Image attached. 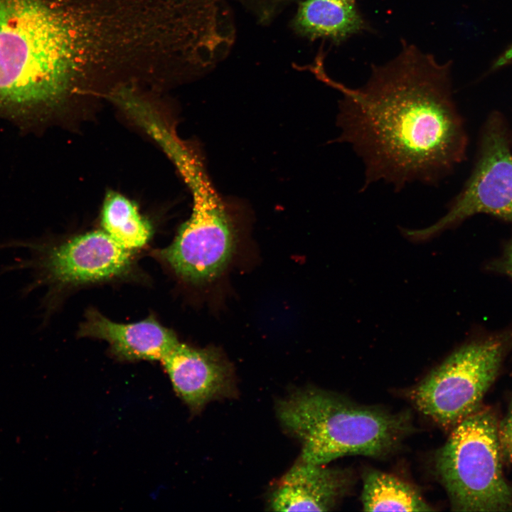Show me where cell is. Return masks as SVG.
I'll return each mask as SVG.
<instances>
[{
    "mask_svg": "<svg viewBox=\"0 0 512 512\" xmlns=\"http://www.w3.org/2000/svg\"><path fill=\"white\" fill-rule=\"evenodd\" d=\"M486 267L490 271L505 274L512 279V238L505 245L501 256L490 262Z\"/></svg>",
    "mask_w": 512,
    "mask_h": 512,
    "instance_id": "16",
    "label": "cell"
},
{
    "mask_svg": "<svg viewBox=\"0 0 512 512\" xmlns=\"http://www.w3.org/2000/svg\"><path fill=\"white\" fill-rule=\"evenodd\" d=\"M22 248L29 257L16 258L1 267L2 274L29 271L31 281L20 290L25 298L43 284L63 285L101 280L124 273L130 265V250L106 232L86 233L60 244L31 239L0 242V249Z\"/></svg>",
    "mask_w": 512,
    "mask_h": 512,
    "instance_id": "7",
    "label": "cell"
},
{
    "mask_svg": "<svg viewBox=\"0 0 512 512\" xmlns=\"http://www.w3.org/2000/svg\"><path fill=\"white\" fill-rule=\"evenodd\" d=\"M38 0H0V114L28 117L63 92L64 46Z\"/></svg>",
    "mask_w": 512,
    "mask_h": 512,
    "instance_id": "3",
    "label": "cell"
},
{
    "mask_svg": "<svg viewBox=\"0 0 512 512\" xmlns=\"http://www.w3.org/2000/svg\"><path fill=\"white\" fill-rule=\"evenodd\" d=\"M498 435L504 464H512V398L507 412L498 422Z\"/></svg>",
    "mask_w": 512,
    "mask_h": 512,
    "instance_id": "15",
    "label": "cell"
},
{
    "mask_svg": "<svg viewBox=\"0 0 512 512\" xmlns=\"http://www.w3.org/2000/svg\"><path fill=\"white\" fill-rule=\"evenodd\" d=\"M296 32L311 39L340 43L368 28L354 3L345 0H305L293 21Z\"/></svg>",
    "mask_w": 512,
    "mask_h": 512,
    "instance_id": "12",
    "label": "cell"
},
{
    "mask_svg": "<svg viewBox=\"0 0 512 512\" xmlns=\"http://www.w3.org/2000/svg\"><path fill=\"white\" fill-rule=\"evenodd\" d=\"M79 334L107 341L113 353L126 360L161 361L179 343L174 332L153 319L118 324L90 310Z\"/></svg>",
    "mask_w": 512,
    "mask_h": 512,
    "instance_id": "11",
    "label": "cell"
},
{
    "mask_svg": "<svg viewBox=\"0 0 512 512\" xmlns=\"http://www.w3.org/2000/svg\"><path fill=\"white\" fill-rule=\"evenodd\" d=\"M451 63L402 41L391 61L374 65L366 84L351 88L317 63L314 73L342 95L341 134L365 164L366 189L383 181L397 191L411 182L437 184L466 159L467 135L452 97Z\"/></svg>",
    "mask_w": 512,
    "mask_h": 512,
    "instance_id": "1",
    "label": "cell"
},
{
    "mask_svg": "<svg viewBox=\"0 0 512 512\" xmlns=\"http://www.w3.org/2000/svg\"><path fill=\"white\" fill-rule=\"evenodd\" d=\"M168 156L189 187L193 206L190 218L171 245L161 251V256L183 278L195 282L210 281L223 271L233 252V206L217 191L203 159L188 144H176Z\"/></svg>",
    "mask_w": 512,
    "mask_h": 512,
    "instance_id": "4",
    "label": "cell"
},
{
    "mask_svg": "<svg viewBox=\"0 0 512 512\" xmlns=\"http://www.w3.org/2000/svg\"><path fill=\"white\" fill-rule=\"evenodd\" d=\"M105 232L122 247L132 250L144 246L151 235L149 223L137 207L123 196L109 193L102 210Z\"/></svg>",
    "mask_w": 512,
    "mask_h": 512,
    "instance_id": "14",
    "label": "cell"
},
{
    "mask_svg": "<svg viewBox=\"0 0 512 512\" xmlns=\"http://www.w3.org/2000/svg\"><path fill=\"white\" fill-rule=\"evenodd\" d=\"M349 472L299 458L272 490L269 506L274 511H328L347 493Z\"/></svg>",
    "mask_w": 512,
    "mask_h": 512,
    "instance_id": "10",
    "label": "cell"
},
{
    "mask_svg": "<svg viewBox=\"0 0 512 512\" xmlns=\"http://www.w3.org/2000/svg\"><path fill=\"white\" fill-rule=\"evenodd\" d=\"M511 347L508 331L465 343L411 390L412 402L439 426L452 429L481 406Z\"/></svg>",
    "mask_w": 512,
    "mask_h": 512,
    "instance_id": "6",
    "label": "cell"
},
{
    "mask_svg": "<svg viewBox=\"0 0 512 512\" xmlns=\"http://www.w3.org/2000/svg\"><path fill=\"white\" fill-rule=\"evenodd\" d=\"M479 213L512 224V151L506 123L498 112L487 119L471 174L447 212L427 228L402 233L411 240L425 241Z\"/></svg>",
    "mask_w": 512,
    "mask_h": 512,
    "instance_id": "8",
    "label": "cell"
},
{
    "mask_svg": "<svg viewBox=\"0 0 512 512\" xmlns=\"http://www.w3.org/2000/svg\"><path fill=\"white\" fill-rule=\"evenodd\" d=\"M345 1H348V2L354 3V1H355V0H345Z\"/></svg>",
    "mask_w": 512,
    "mask_h": 512,
    "instance_id": "17",
    "label": "cell"
},
{
    "mask_svg": "<svg viewBox=\"0 0 512 512\" xmlns=\"http://www.w3.org/2000/svg\"><path fill=\"white\" fill-rule=\"evenodd\" d=\"M494 410L481 406L452 428L435 468L457 511H512Z\"/></svg>",
    "mask_w": 512,
    "mask_h": 512,
    "instance_id": "5",
    "label": "cell"
},
{
    "mask_svg": "<svg viewBox=\"0 0 512 512\" xmlns=\"http://www.w3.org/2000/svg\"><path fill=\"white\" fill-rule=\"evenodd\" d=\"M276 412L284 430L300 442V459L315 464L348 455H385L411 427L404 413L359 405L313 388L279 399Z\"/></svg>",
    "mask_w": 512,
    "mask_h": 512,
    "instance_id": "2",
    "label": "cell"
},
{
    "mask_svg": "<svg viewBox=\"0 0 512 512\" xmlns=\"http://www.w3.org/2000/svg\"><path fill=\"white\" fill-rule=\"evenodd\" d=\"M361 502L365 511H429L430 506L412 486L378 470L363 473Z\"/></svg>",
    "mask_w": 512,
    "mask_h": 512,
    "instance_id": "13",
    "label": "cell"
},
{
    "mask_svg": "<svg viewBox=\"0 0 512 512\" xmlns=\"http://www.w3.org/2000/svg\"><path fill=\"white\" fill-rule=\"evenodd\" d=\"M161 363L175 391L193 412L213 400L237 395L233 370L213 348L198 349L179 342Z\"/></svg>",
    "mask_w": 512,
    "mask_h": 512,
    "instance_id": "9",
    "label": "cell"
}]
</instances>
